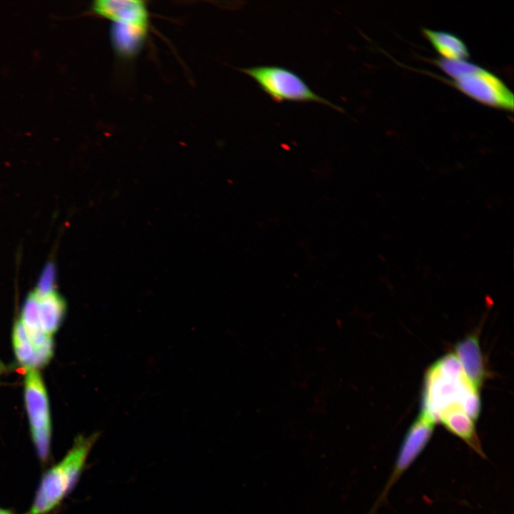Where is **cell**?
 <instances>
[{
	"mask_svg": "<svg viewBox=\"0 0 514 514\" xmlns=\"http://www.w3.org/2000/svg\"><path fill=\"white\" fill-rule=\"evenodd\" d=\"M55 278V268L53 264L49 263L44 268L40 276L37 286L34 291L35 293L41 297L54 291Z\"/></svg>",
	"mask_w": 514,
	"mask_h": 514,
	"instance_id": "14",
	"label": "cell"
},
{
	"mask_svg": "<svg viewBox=\"0 0 514 514\" xmlns=\"http://www.w3.org/2000/svg\"><path fill=\"white\" fill-rule=\"evenodd\" d=\"M99 436L79 435L64 458L44 472L29 514H49L61 504L76 485Z\"/></svg>",
	"mask_w": 514,
	"mask_h": 514,
	"instance_id": "2",
	"label": "cell"
},
{
	"mask_svg": "<svg viewBox=\"0 0 514 514\" xmlns=\"http://www.w3.org/2000/svg\"><path fill=\"white\" fill-rule=\"evenodd\" d=\"M454 350V354L467 378L479 390L487 377L488 372L478 336L475 333L469 334L455 344Z\"/></svg>",
	"mask_w": 514,
	"mask_h": 514,
	"instance_id": "8",
	"label": "cell"
},
{
	"mask_svg": "<svg viewBox=\"0 0 514 514\" xmlns=\"http://www.w3.org/2000/svg\"><path fill=\"white\" fill-rule=\"evenodd\" d=\"M451 84L473 99L487 106L513 111V94L504 82L488 70L468 62Z\"/></svg>",
	"mask_w": 514,
	"mask_h": 514,
	"instance_id": "5",
	"label": "cell"
},
{
	"mask_svg": "<svg viewBox=\"0 0 514 514\" xmlns=\"http://www.w3.org/2000/svg\"><path fill=\"white\" fill-rule=\"evenodd\" d=\"M257 83L273 101L316 102L338 111L343 109L314 92L306 82L293 71L276 65H260L239 69Z\"/></svg>",
	"mask_w": 514,
	"mask_h": 514,
	"instance_id": "3",
	"label": "cell"
},
{
	"mask_svg": "<svg viewBox=\"0 0 514 514\" xmlns=\"http://www.w3.org/2000/svg\"><path fill=\"white\" fill-rule=\"evenodd\" d=\"M438 422H440L447 430L474 449L479 450L474 420L460 405H454L443 410L438 416Z\"/></svg>",
	"mask_w": 514,
	"mask_h": 514,
	"instance_id": "9",
	"label": "cell"
},
{
	"mask_svg": "<svg viewBox=\"0 0 514 514\" xmlns=\"http://www.w3.org/2000/svg\"><path fill=\"white\" fill-rule=\"evenodd\" d=\"M87 11L113 24L148 29L149 11L143 1L96 0L91 4Z\"/></svg>",
	"mask_w": 514,
	"mask_h": 514,
	"instance_id": "7",
	"label": "cell"
},
{
	"mask_svg": "<svg viewBox=\"0 0 514 514\" xmlns=\"http://www.w3.org/2000/svg\"><path fill=\"white\" fill-rule=\"evenodd\" d=\"M148 29L113 24L111 29V41L116 54L124 59L135 56L143 44Z\"/></svg>",
	"mask_w": 514,
	"mask_h": 514,
	"instance_id": "10",
	"label": "cell"
},
{
	"mask_svg": "<svg viewBox=\"0 0 514 514\" xmlns=\"http://www.w3.org/2000/svg\"><path fill=\"white\" fill-rule=\"evenodd\" d=\"M420 413L435 423L445 408L458 405L475 421L480 413L479 390L469 381L454 353H448L427 370Z\"/></svg>",
	"mask_w": 514,
	"mask_h": 514,
	"instance_id": "1",
	"label": "cell"
},
{
	"mask_svg": "<svg viewBox=\"0 0 514 514\" xmlns=\"http://www.w3.org/2000/svg\"><path fill=\"white\" fill-rule=\"evenodd\" d=\"M423 32L434 49L444 59L465 61L469 57V51L465 44L457 36L428 29H423Z\"/></svg>",
	"mask_w": 514,
	"mask_h": 514,
	"instance_id": "12",
	"label": "cell"
},
{
	"mask_svg": "<svg viewBox=\"0 0 514 514\" xmlns=\"http://www.w3.org/2000/svg\"><path fill=\"white\" fill-rule=\"evenodd\" d=\"M38 298L41 329L48 336L52 337L64 318L66 308V301L56 290L43 296H38Z\"/></svg>",
	"mask_w": 514,
	"mask_h": 514,
	"instance_id": "11",
	"label": "cell"
},
{
	"mask_svg": "<svg viewBox=\"0 0 514 514\" xmlns=\"http://www.w3.org/2000/svg\"><path fill=\"white\" fill-rule=\"evenodd\" d=\"M0 514H16V513H13L10 510H7V509L0 507ZM26 514H29V513H26Z\"/></svg>",
	"mask_w": 514,
	"mask_h": 514,
	"instance_id": "15",
	"label": "cell"
},
{
	"mask_svg": "<svg viewBox=\"0 0 514 514\" xmlns=\"http://www.w3.org/2000/svg\"><path fill=\"white\" fill-rule=\"evenodd\" d=\"M12 344L17 361L25 369L44 366L20 320L13 327Z\"/></svg>",
	"mask_w": 514,
	"mask_h": 514,
	"instance_id": "13",
	"label": "cell"
},
{
	"mask_svg": "<svg viewBox=\"0 0 514 514\" xmlns=\"http://www.w3.org/2000/svg\"><path fill=\"white\" fill-rule=\"evenodd\" d=\"M5 371L4 364L0 361V376Z\"/></svg>",
	"mask_w": 514,
	"mask_h": 514,
	"instance_id": "16",
	"label": "cell"
},
{
	"mask_svg": "<svg viewBox=\"0 0 514 514\" xmlns=\"http://www.w3.org/2000/svg\"><path fill=\"white\" fill-rule=\"evenodd\" d=\"M435 423L430 417L423 413H420L413 422L401 443L393 471L384 493L389 490L423 450L431 438Z\"/></svg>",
	"mask_w": 514,
	"mask_h": 514,
	"instance_id": "6",
	"label": "cell"
},
{
	"mask_svg": "<svg viewBox=\"0 0 514 514\" xmlns=\"http://www.w3.org/2000/svg\"><path fill=\"white\" fill-rule=\"evenodd\" d=\"M24 402L31 440L36 453L43 464L51 458V419L46 389L40 373L36 368L26 369Z\"/></svg>",
	"mask_w": 514,
	"mask_h": 514,
	"instance_id": "4",
	"label": "cell"
}]
</instances>
